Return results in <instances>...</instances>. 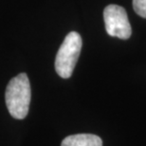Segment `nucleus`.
<instances>
[{
  "instance_id": "f257e3e1",
  "label": "nucleus",
  "mask_w": 146,
  "mask_h": 146,
  "mask_svg": "<svg viewBox=\"0 0 146 146\" xmlns=\"http://www.w3.org/2000/svg\"><path fill=\"white\" fill-rule=\"evenodd\" d=\"M32 91L27 74L21 73L11 78L5 92L8 110L14 119L23 120L29 112Z\"/></svg>"
},
{
  "instance_id": "f03ea898",
  "label": "nucleus",
  "mask_w": 146,
  "mask_h": 146,
  "mask_svg": "<svg viewBox=\"0 0 146 146\" xmlns=\"http://www.w3.org/2000/svg\"><path fill=\"white\" fill-rule=\"evenodd\" d=\"M83 42L80 34L71 31L65 38L55 58V71L62 78H69L78 61Z\"/></svg>"
},
{
  "instance_id": "7ed1b4c3",
  "label": "nucleus",
  "mask_w": 146,
  "mask_h": 146,
  "mask_svg": "<svg viewBox=\"0 0 146 146\" xmlns=\"http://www.w3.org/2000/svg\"><path fill=\"white\" fill-rule=\"evenodd\" d=\"M105 29L111 37L126 40L132 34L125 10L118 5H108L104 11Z\"/></svg>"
},
{
  "instance_id": "20e7f679",
  "label": "nucleus",
  "mask_w": 146,
  "mask_h": 146,
  "mask_svg": "<svg viewBox=\"0 0 146 146\" xmlns=\"http://www.w3.org/2000/svg\"><path fill=\"white\" fill-rule=\"evenodd\" d=\"M61 146H102V141L93 134H76L65 138Z\"/></svg>"
},
{
  "instance_id": "39448f33",
  "label": "nucleus",
  "mask_w": 146,
  "mask_h": 146,
  "mask_svg": "<svg viewBox=\"0 0 146 146\" xmlns=\"http://www.w3.org/2000/svg\"><path fill=\"white\" fill-rule=\"evenodd\" d=\"M133 8L137 14L146 18V0H133Z\"/></svg>"
}]
</instances>
